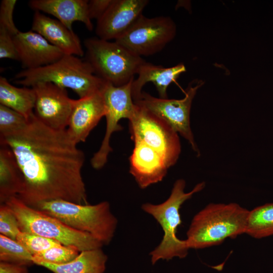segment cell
<instances>
[{"label":"cell","mask_w":273,"mask_h":273,"mask_svg":"<svg viewBox=\"0 0 273 273\" xmlns=\"http://www.w3.org/2000/svg\"><path fill=\"white\" fill-rule=\"evenodd\" d=\"M0 144L15 157L22 179L17 197L26 205L56 199L88 204L81 175L84 155L66 129L47 126L33 112L24 128L0 137Z\"/></svg>","instance_id":"cell-1"},{"label":"cell","mask_w":273,"mask_h":273,"mask_svg":"<svg viewBox=\"0 0 273 273\" xmlns=\"http://www.w3.org/2000/svg\"><path fill=\"white\" fill-rule=\"evenodd\" d=\"M0 273H29L27 266L1 261Z\"/></svg>","instance_id":"cell-32"},{"label":"cell","mask_w":273,"mask_h":273,"mask_svg":"<svg viewBox=\"0 0 273 273\" xmlns=\"http://www.w3.org/2000/svg\"><path fill=\"white\" fill-rule=\"evenodd\" d=\"M0 260L26 266L34 264L33 255L22 245L1 234Z\"/></svg>","instance_id":"cell-24"},{"label":"cell","mask_w":273,"mask_h":273,"mask_svg":"<svg viewBox=\"0 0 273 273\" xmlns=\"http://www.w3.org/2000/svg\"><path fill=\"white\" fill-rule=\"evenodd\" d=\"M102 90L74 101L66 130L77 144L85 141L90 131L105 115Z\"/></svg>","instance_id":"cell-14"},{"label":"cell","mask_w":273,"mask_h":273,"mask_svg":"<svg viewBox=\"0 0 273 273\" xmlns=\"http://www.w3.org/2000/svg\"><path fill=\"white\" fill-rule=\"evenodd\" d=\"M113 0L88 1V12L91 20L98 21L105 13L112 3Z\"/></svg>","instance_id":"cell-31"},{"label":"cell","mask_w":273,"mask_h":273,"mask_svg":"<svg viewBox=\"0 0 273 273\" xmlns=\"http://www.w3.org/2000/svg\"><path fill=\"white\" fill-rule=\"evenodd\" d=\"M80 252L75 246L60 245L33 256V261L34 264L42 262L52 264H63L73 260Z\"/></svg>","instance_id":"cell-25"},{"label":"cell","mask_w":273,"mask_h":273,"mask_svg":"<svg viewBox=\"0 0 273 273\" xmlns=\"http://www.w3.org/2000/svg\"><path fill=\"white\" fill-rule=\"evenodd\" d=\"M31 30L42 36L65 55L82 57L84 55L78 36L56 19L35 11Z\"/></svg>","instance_id":"cell-17"},{"label":"cell","mask_w":273,"mask_h":273,"mask_svg":"<svg viewBox=\"0 0 273 273\" xmlns=\"http://www.w3.org/2000/svg\"><path fill=\"white\" fill-rule=\"evenodd\" d=\"M129 157L130 173L141 189L161 181L169 168L163 157L142 141L134 142Z\"/></svg>","instance_id":"cell-16"},{"label":"cell","mask_w":273,"mask_h":273,"mask_svg":"<svg viewBox=\"0 0 273 273\" xmlns=\"http://www.w3.org/2000/svg\"><path fill=\"white\" fill-rule=\"evenodd\" d=\"M249 210L237 203H210L193 217L186 239L189 249H203L246 232Z\"/></svg>","instance_id":"cell-2"},{"label":"cell","mask_w":273,"mask_h":273,"mask_svg":"<svg viewBox=\"0 0 273 273\" xmlns=\"http://www.w3.org/2000/svg\"><path fill=\"white\" fill-rule=\"evenodd\" d=\"M186 71V67L182 63L165 68L146 61L138 71L137 79H134L132 83L131 95L133 101L140 98L142 88L149 82L155 85L160 98L167 99V87Z\"/></svg>","instance_id":"cell-19"},{"label":"cell","mask_w":273,"mask_h":273,"mask_svg":"<svg viewBox=\"0 0 273 273\" xmlns=\"http://www.w3.org/2000/svg\"><path fill=\"white\" fill-rule=\"evenodd\" d=\"M21 232L18 220L11 208L6 204L0 206V233L7 237L16 241Z\"/></svg>","instance_id":"cell-28"},{"label":"cell","mask_w":273,"mask_h":273,"mask_svg":"<svg viewBox=\"0 0 273 273\" xmlns=\"http://www.w3.org/2000/svg\"><path fill=\"white\" fill-rule=\"evenodd\" d=\"M15 79L16 83L27 87L40 82H52L71 89L79 98L101 90L107 82L96 75L86 61L70 55L48 65L24 69L15 75Z\"/></svg>","instance_id":"cell-3"},{"label":"cell","mask_w":273,"mask_h":273,"mask_svg":"<svg viewBox=\"0 0 273 273\" xmlns=\"http://www.w3.org/2000/svg\"><path fill=\"white\" fill-rule=\"evenodd\" d=\"M245 234L255 239L273 235V202L249 211Z\"/></svg>","instance_id":"cell-23"},{"label":"cell","mask_w":273,"mask_h":273,"mask_svg":"<svg viewBox=\"0 0 273 273\" xmlns=\"http://www.w3.org/2000/svg\"><path fill=\"white\" fill-rule=\"evenodd\" d=\"M4 203L14 213L21 232L52 239L63 245L75 246L80 251L103 246L92 235L69 227L56 218L26 205L17 196Z\"/></svg>","instance_id":"cell-6"},{"label":"cell","mask_w":273,"mask_h":273,"mask_svg":"<svg viewBox=\"0 0 273 273\" xmlns=\"http://www.w3.org/2000/svg\"><path fill=\"white\" fill-rule=\"evenodd\" d=\"M85 61L98 76L115 86L127 84L134 79L146 62L116 41L91 37L84 42Z\"/></svg>","instance_id":"cell-7"},{"label":"cell","mask_w":273,"mask_h":273,"mask_svg":"<svg viewBox=\"0 0 273 273\" xmlns=\"http://www.w3.org/2000/svg\"><path fill=\"white\" fill-rule=\"evenodd\" d=\"M107 256L101 248L81 251L73 260L63 264L38 262L53 273H104Z\"/></svg>","instance_id":"cell-20"},{"label":"cell","mask_w":273,"mask_h":273,"mask_svg":"<svg viewBox=\"0 0 273 273\" xmlns=\"http://www.w3.org/2000/svg\"><path fill=\"white\" fill-rule=\"evenodd\" d=\"M203 84L202 80L193 81L182 99L158 98L142 92L140 98L134 102L167 122L189 142L198 156L200 153L191 130L190 115L193 100L197 90Z\"/></svg>","instance_id":"cell-9"},{"label":"cell","mask_w":273,"mask_h":273,"mask_svg":"<svg viewBox=\"0 0 273 273\" xmlns=\"http://www.w3.org/2000/svg\"><path fill=\"white\" fill-rule=\"evenodd\" d=\"M29 7L35 11H42L56 17L69 29L75 21L83 23L89 31L93 24L88 12L86 0H31Z\"/></svg>","instance_id":"cell-18"},{"label":"cell","mask_w":273,"mask_h":273,"mask_svg":"<svg viewBox=\"0 0 273 273\" xmlns=\"http://www.w3.org/2000/svg\"><path fill=\"white\" fill-rule=\"evenodd\" d=\"M205 186L204 182L200 183L186 193L185 180L179 179L175 181L170 195L165 201L159 204L147 203L142 206V209L157 220L164 232L161 242L150 253L153 264L160 259L168 260L175 257L184 258L187 255L190 249L186 240H180L176 236L177 229L181 223L179 209L186 201Z\"/></svg>","instance_id":"cell-5"},{"label":"cell","mask_w":273,"mask_h":273,"mask_svg":"<svg viewBox=\"0 0 273 273\" xmlns=\"http://www.w3.org/2000/svg\"><path fill=\"white\" fill-rule=\"evenodd\" d=\"M175 34V24L169 17L148 18L142 15L130 29L115 41L142 57L161 51Z\"/></svg>","instance_id":"cell-10"},{"label":"cell","mask_w":273,"mask_h":273,"mask_svg":"<svg viewBox=\"0 0 273 273\" xmlns=\"http://www.w3.org/2000/svg\"><path fill=\"white\" fill-rule=\"evenodd\" d=\"M133 80L118 86L107 82L102 90L106 106V129L99 150L90 160L92 167L96 169L105 165L109 153L112 151L110 146L111 136L113 132L122 129L119 121L122 118L129 120L135 112L136 105L131 95Z\"/></svg>","instance_id":"cell-11"},{"label":"cell","mask_w":273,"mask_h":273,"mask_svg":"<svg viewBox=\"0 0 273 273\" xmlns=\"http://www.w3.org/2000/svg\"><path fill=\"white\" fill-rule=\"evenodd\" d=\"M35 94L31 87H18L0 77V104L19 113L28 120L33 113Z\"/></svg>","instance_id":"cell-22"},{"label":"cell","mask_w":273,"mask_h":273,"mask_svg":"<svg viewBox=\"0 0 273 273\" xmlns=\"http://www.w3.org/2000/svg\"><path fill=\"white\" fill-rule=\"evenodd\" d=\"M16 241L33 256L53 247L62 245L54 240L21 231L18 235Z\"/></svg>","instance_id":"cell-27"},{"label":"cell","mask_w":273,"mask_h":273,"mask_svg":"<svg viewBox=\"0 0 273 273\" xmlns=\"http://www.w3.org/2000/svg\"><path fill=\"white\" fill-rule=\"evenodd\" d=\"M135 105V112L128 120L131 140L142 141L155 149L169 168L174 165L181 152L178 133L161 118Z\"/></svg>","instance_id":"cell-8"},{"label":"cell","mask_w":273,"mask_h":273,"mask_svg":"<svg viewBox=\"0 0 273 273\" xmlns=\"http://www.w3.org/2000/svg\"><path fill=\"white\" fill-rule=\"evenodd\" d=\"M22 184L21 173L10 148L5 144L0 147V202L5 203L17 196Z\"/></svg>","instance_id":"cell-21"},{"label":"cell","mask_w":273,"mask_h":273,"mask_svg":"<svg viewBox=\"0 0 273 273\" xmlns=\"http://www.w3.org/2000/svg\"><path fill=\"white\" fill-rule=\"evenodd\" d=\"M148 3V0H113L97 21L96 33L98 38L115 40L122 36L143 15Z\"/></svg>","instance_id":"cell-13"},{"label":"cell","mask_w":273,"mask_h":273,"mask_svg":"<svg viewBox=\"0 0 273 273\" xmlns=\"http://www.w3.org/2000/svg\"><path fill=\"white\" fill-rule=\"evenodd\" d=\"M17 1L3 0L0 6V29H4L14 36L20 31L13 21V13Z\"/></svg>","instance_id":"cell-29"},{"label":"cell","mask_w":273,"mask_h":273,"mask_svg":"<svg viewBox=\"0 0 273 273\" xmlns=\"http://www.w3.org/2000/svg\"><path fill=\"white\" fill-rule=\"evenodd\" d=\"M13 39L18 60L24 69H36L50 65L65 55L32 30L19 31Z\"/></svg>","instance_id":"cell-15"},{"label":"cell","mask_w":273,"mask_h":273,"mask_svg":"<svg viewBox=\"0 0 273 273\" xmlns=\"http://www.w3.org/2000/svg\"><path fill=\"white\" fill-rule=\"evenodd\" d=\"M32 207L56 218L74 230L92 235L103 245L110 243L117 227V219L111 213L107 201L89 205L56 199L40 202Z\"/></svg>","instance_id":"cell-4"},{"label":"cell","mask_w":273,"mask_h":273,"mask_svg":"<svg viewBox=\"0 0 273 273\" xmlns=\"http://www.w3.org/2000/svg\"><path fill=\"white\" fill-rule=\"evenodd\" d=\"M28 120L16 111L0 104V137L24 128Z\"/></svg>","instance_id":"cell-26"},{"label":"cell","mask_w":273,"mask_h":273,"mask_svg":"<svg viewBox=\"0 0 273 273\" xmlns=\"http://www.w3.org/2000/svg\"><path fill=\"white\" fill-rule=\"evenodd\" d=\"M31 87L35 94L36 117L52 128L66 129L75 101L69 97L66 88L49 82H38Z\"/></svg>","instance_id":"cell-12"},{"label":"cell","mask_w":273,"mask_h":273,"mask_svg":"<svg viewBox=\"0 0 273 273\" xmlns=\"http://www.w3.org/2000/svg\"><path fill=\"white\" fill-rule=\"evenodd\" d=\"M14 36L8 31L0 29V58L18 60L14 42Z\"/></svg>","instance_id":"cell-30"}]
</instances>
